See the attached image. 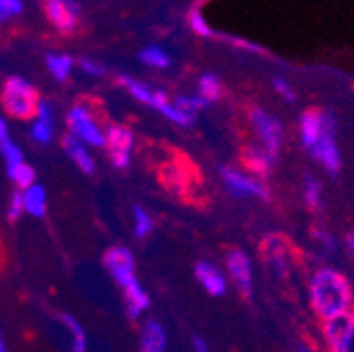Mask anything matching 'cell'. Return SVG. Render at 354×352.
Listing matches in <instances>:
<instances>
[{
	"mask_svg": "<svg viewBox=\"0 0 354 352\" xmlns=\"http://www.w3.org/2000/svg\"><path fill=\"white\" fill-rule=\"evenodd\" d=\"M310 299H313L315 311L323 319H329L350 311L352 291L339 272L323 268L310 281Z\"/></svg>",
	"mask_w": 354,
	"mask_h": 352,
	"instance_id": "cell-1",
	"label": "cell"
},
{
	"mask_svg": "<svg viewBox=\"0 0 354 352\" xmlns=\"http://www.w3.org/2000/svg\"><path fill=\"white\" fill-rule=\"evenodd\" d=\"M249 124L253 129L257 144L281 158L283 148H285V124H283V120L274 112L255 106L249 110Z\"/></svg>",
	"mask_w": 354,
	"mask_h": 352,
	"instance_id": "cell-2",
	"label": "cell"
},
{
	"mask_svg": "<svg viewBox=\"0 0 354 352\" xmlns=\"http://www.w3.org/2000/svg\"><path fill=\"white\" fill-rule=\"evenodd\" d=\"M38 95L34 86L21 78V76H11L5 82L3 89V106L5 110L13 116V118H34L36 114V104H38Z\"/></svg>",
	"mask_w": 354,
	"mask_h": 352,
	"instance_id": "cell-3",
	"label": "cell"
},
{
	"mask_svg": "<svg viewBox=\"0 0 354 352\" xmlns=\"http://www.w3.org/2000/svg\"><path fill=\"white\" fill-rule=\"evenodd\" d=\"M217 173L228 194H232L234 198H268V188L259 182L257 175H247L245 171L228 165H221Z\"/></svg>",
	"mask_w": 354,
	"mask_h": 352,
	"instance_id": "cell-4",
	"label": "cell"
},
{
	"mask_svg": "<svg viewBox=\"0 0 354 352\" xmlns=\"http://www.w3.org/2000/svg\"><path fill=\"white\" fill-rule=\"evenodd\" d=\"M66 124L70 133L82 140L88 148H104L106 146V131L97 124L93 114L86 110V106L76 104L70 108Z\"/></svg>",
	"mask_w": 354,
	"mask_h": 352,
	"instance_id": "cell-5",
	"label": "cell"
},
{
	"mask_svg": "<svg viewBox=\"0 0 354 352\" xmlns=\"http://www.w3.org/2000/svg\"><path fill=\"white\" fill-rule=\"evenodd\" d=\"M331 127H337V118L325 110H306L299 116V144L306 152L315 148L323 133Z\"/></svg>",
	"mask_w": 354,
	"mask_h": 352,
	"instance_id": "cell-6",
	"label": "cell"
},
{
	"mask_svg": "<svg viewBox=\"0 0 354 352\" xmlns=\"http://www.w3.org/2000/svg\"><path fill=\"white\" fill-rule=\"evenodd\" d=\"M133 146H136V138L127 129L120 124H110L106 129V150L116 169H127L131 165L133 156Z\"/></svg>",
	"mask_w": 354,
	"mask_h": 352,
	"instance_id": "cell-7",
	"label": "cell"
},
{
	"mask_svg": "<svg viewBox=\"0 0 354 352\" xmlns=\"http://www.w3.org/2000/svg\"><path fill=\"white\" fill-rule=\"evenodd\" d=\"M104 266L110 272V277L114 279V283H118L122 289L138 283L136 277V257L127 247H112L106 251L104 255Z\"/></svg>",
	"mask_w": 354,
	"mask_h": 352,
	"instance_id": "cell-8",
	"label": "cell"
},
{
	"mask_svg": "<svg viewBox=\"0 0 354 352\" xmlns=\"http://www.w3.org/2000/svg\"><path fill=\"white\" fill-rule=\"evenodd\" d=\"M329 175H337L342 171V150L337 144V127L327 129L323 138L315 144V148L308 152Z\"/></svg>",
	"mask_w": 354,
	"mask_h": 352,
	"instance_id": "cell-9",
	"label": "cell"
},
{
	"mask_svg": "<svg viewBox=\"0 0 354 352\" xmlns=\"http://www.w3.org/2000/svg\"><path fill=\"white\" fill-rule=\"evenodd\" d=\"M228 279L236 285V289L249 297L253 293V263L251 257L243 249H232L226 257Z\"/></svg>",
	"mask_w": 354,
	"mask_h": 352,
	"instance_id": "cell-10",
	"label": "cell"
},
{
	"mask_svg": "<svg viewBox=\"0 0 354 352\" xmlns=\"http://www.w3.org/2000/svg\"><path fill=\"white\" fill-rule=\"evenodd\" d=\"M325 340L333 350H350L354 342V317L348 313L325 319Z\"/></svg>",
	"mask_w": 354,
	"mask_h": 352,
	"instance_id": "cell-11",
	"label": "cell"
},
{
	"mask_svg": "<svg viewBox=\"0 0 354 352\" xmlns=\"http://www.w3.org/2000/svg\"><path fill=\"white\" fill-rule=\"evenodd\" d=\"M44 11H47L49 21L62 34H70L74 32L78 24L80 5H78V0H47V3H44Z\"/></svg>",
	"mask_w": 354,
	"mask_h": 352,
	"instance_id": "cell-12",
	"label": "cell"
},
{
	"mask_svg": "<svg viewBox=\"0 0 354 352\" xmlns=\"http://www.w3.org/2000/svg\"><path fill=\"white\" fill-rule=\"evenodd\" d=\"M194 277L198 281V285L211 295V297H221L228 293V275L221 272L213 261H198L194 268Z\"/></svg>",
	"mask_w": 354,
	"mask_h": 352,
	"instance_id": "cell-13",
	"label": "cell"
},
{
	"mask_svg": "<svg viewBox=\"0 0 354 352\" xmlns=\"http://www.w3.org/2000/svg\"><path fill=\"white\" fill-rule=\"evenodd\" d=\"M243 160L253 175H257V178H266V175H270L277 169L281 158L274 156L272 152H268L266 148H261L259 144H253V146L243 150Z\"/></svg>",
	"mask_w": 354,
	"mask_h": 352,
	"instance_id": "cell-14",
	"label": "cell"
},
{
	"mask_svg": "<svg viewBox=\"0 0 354 352\" xmlns=\"http://www.w3.org/2000/svg\"><path fill=\"white\" fill-rule=\"evenodd\" d=\"M30 138L36 144H51L53 140V108L49 102L38 100L36 104V114H34V122L30 127Z\"/></svg>",
	"mask_w": 354,
	"mask_h": 352,
	"instance_id": "cell-15",
	"label": "cell"
},
{
	"mask_svg": "<svg viewBox=\"0 0 354 352\" xmlns=\"http://www.w3.org/2000/svg\"><path fill=\"white\" fill-rule=\"evenodd\" d=\"M62 144H64L66 154L76 163V167H78L82 173H93V171H95V160H93L91 152H88V146H86L82 140H78L76 136L68 133V136L64 138Z\"/></svg>",
	"mask_w": 354,
	"mask_h": 352,
	"instance_id": "cell-16",
	"label": "cell"
},
{
	"mask_svg": "<svg viewBox=\"0 0 354 352\" xmlns=\"http://www.w3.org/2000/svg\"><path fill=\"white\" fill-rule=\"evenodd\" d=\"M167 342H169V337H167V331H165L160 321L150 319V321L144 323L142 333H140L142 350H146V352H162V350H167Z\"/></svg>",
	"mask_w": 354,
	"mask_h": 352,
	"instance_id": "cell-17",
	"label": "cell"
},
{
	"mask_svg": "<svg viewBox=\"0 0 354 352\" xmlns=\"http://www.w3.org/2000/svg\"><path fill=\"white\" fill-rule=\"evenodd\" d=\"M124 299H127V313L131 321H138L150 308V295L140 285V281L124 287Z\"/></svg>",
	"mask_w": 354,
	"mask_h": 352,
	"instance_id": "cell-18",
	"label": "cell"
},
{
	"mask_svg": "<svg viewBox=\"0 0 354 352\" xmlns=\"http://www.w3.org/2000/svg\"><path fill=\"white\" fill-rule=\"evenodd\" d=\"M266 259H268V266H270L279 277H289V272H291L289 253H287V247H285L279 239H274L272 243H268Z\"/></svg>",
	"mask_w": 354,
	"mask_h": 352,
	"instance_id": "cell-19",
	"label": "cell"
},
{
	"mask_svg": "<svg viewBox=\"0 0 354 352\" xmlns=\"http://www.w3.org/2000/svg\"><path fill=\"white\" fill-rule=\"evenodd\" d=\"M24 192V207H26V213L34 215V217H42L47 213V190L38 184H32L28 186Z\"/></svg>",
	"mask_w": 354,
	"mask_h": 352,
	"instance_id": "cell-20",
	"label": "cell"
},
{
	"mask_svg": "<svg viewBox=\"0 0 354 352\" xmlns=\"http://www.w3.org/2000/svg\"><path fill=\"white\" fill-rule=\"evenodd\" d=\"M120 84H122V89H124L131 98H136L140 104L152 108L154 89H152L150 84H146V82L140 80V78H133V76H120Z\"/></svg>",
	"mask_w": 354,
	"mask_h": 352,
	"instance_id": "cell-21",
	"label": "cell"
},
{
	"mask_svg": "<svg viewBox=\"0 0 354 352\" xmlns=\"http://www.w3.org/2000/svg\"><path fill=\"white\" fill-rule=\"evenodd\" d=\"M138 57H140V62H142L144 66L154 68V70H167V68H171V64H173L171 55H169L160 45H148V47H144V49L140 51Z\"/></svg>",
	"mask_w": 354,
	"mask_h": 352,
	"instance_id": "cell-22",
	"label": "cell"
},
{
	"mask_svg": "<svg viewBox=\"0 0 354 352\" xmlns=\"http://www.w3.org/2000/svg\"><path fill=\"white\" fill-rule=\"evenodd\" d=\"M304 203L308 205V209H313V211L323 209V203H325L323 182L317 180L315 175H306L304 178Z\"/></svg>",
	"mask_w": 354,
	"mask_h": 352,
	"instance_id": "cell-23",
	"label": "cell"
},
{
	"mask_svg": "<svg viewBox=\"0 0 354 352\" xmlns=\"http://www.w3.org/2000/svg\"><path fill=\"white\" fill-rule=\"evenodd\" d=\"M196 91L213 104L221 98V93H224V82H221V78L215 72H203L198 76V89Z\"/></svg>",
	"mask_w": 354,
	"mask_h": 352,
	"instance_id": "cell-24",
	"label": "cell"
},
{
	"mask_svg": "<svg viewBox=\"0 0 354 352\" xmlns=\"http://www.w3.org/2000/svg\"><path fill=\"white\" fill-rule=\"evenodd\" d=\"M47 68L51 72V76L59 82L68 80L74 68V59L68 53H51L47 55Z\"/></svg>",
	"mask_w": 354,
	"mask_h": 352,
	"instance_id": "cell-25",
	"label": "cell"
},
{
	"mask_svg": "<svg viewBox=\"0 0 354 352\" xmlns=\"http://www.w3.org/2000/svg\"><path fill=\"white\" fill-rule=\"evenodd\" d=\"M154 230V217L142 207L136 205L133 207V237L136 239H146Z\"/></svg>",
	"mask_w": 354,
	"mask_h": 352,
	"instance_id": "cell-26",
	"label": "cell"
},
{
	"mask_svg": "<svg viewBox=\"0 0 354 352\" xmlns=\"http://www.w3.org/2000/svg\"><path fill=\"white\" fill-rule=\"evenodd\" d=\"M7 173H9V178L13 180V184H15L19 190H26V188L32 186L34 180H36L34 169H32L30 165H26V163H19V165H15V167H9Z\"/></svg>",
	"mask_w": 354,
	"mask_h": 352,
	"instance_id": "cell-27",
	"label": "cell"
},
{
	"mask_svg": "<svg viewBox=\"0 0 354 352\" xmlns=\"http://www.w3.org/2000/svg\"><path fill=\"white\" fill-rule=\"evenodd\" d=\"M175 104L180 106L182 110H186L188 114H192V116H196L198 112H203V110H207L211 106V102L205 100L198 91L196 93H186V95L175 98Z\"/></svg>",
	"mask_w": 354,
	"mask_h": 352,
	"instance_id": "cell-28",
	"label": "cell"
},
{
	"mask_svg": "<svg viewBox=\"0 0 354 352\" xmlns=\"http://www.w3.org/2000/svg\"><path fill=\"white\" fill-rule=\"evenodd\" d=\"M0 156L5 158L7 169H9V167H15V165H19V163H24V152H21V148H19L11 138L0 140Z\"/></svg>",
	"mask_w": 354,
	"mask_h": 352,
	"instance_id": "cell-29",
	"label": "cell"
},
{
	"mask_svg": "<svg viewBox=\"0 0 354 352\" xmlns=\"http://www.w3.org/2000/svg\"><path fill=\"white\" fill-rule=\"evenodd\" d=\"M272 89H274V93H277L283 102H287L289 106H293V104L297 102V91H295V86H293L291 80H287L285 76H274V78H272Z\"/></svg>",
	"mask_w": 354,
	"mask_h": 352,
	"instance_id": "cell-30",
	"label": "cell"
},
{
	"mask_svg": "<svg viewBox=\"0 0 354 352\" xmlns=\"http://www.w3.org/2000/svg\"><path fill=\"white\" fill-rule=\"evenodd\" d=\"M62 321L66 323V327L70 329V333H72V337H74V350H78V352H82L84 348H86V333H84V329L78 325V321L74 319V317H70V315H62Z\"/></svg>",
	"mask_w": 354,
	"mask_h": 352,
	"instance_id": "cell-31",
	"label": "cell"
},
{
	"mask_svg": "<svg viewBox=\"0 0 354 352\" xmlns=\"http://www.w3.org/2000/svg\"><path fill=\"white\" fill-rule=\"evenodd\" d=\"M24 13V0H0V24Z\"/></svg>",
	"mask_w": 354,
	"mask_h": 352,
	"instance_id": "cell-32",
	"label": "cell"
},
{
	"mask_svg": "<svg viewBox=\"0 0 354 352\" xmlns=\"http://www.w3.org/2000/svg\"><path fill=\"white\" fill-rule=\"evenodd\" d=\"M78 66H80V70H82L84 74H88V76H104V74L108 72L106 64H102V62H97V59H93V57H82V59L78 62Z\"/></svg>",
	"mask_w": 354,
	"mask_h": 352,
	"instance_id": "cell-33",
	"label": "cell"
},
{
	"mask_svg": "<svg viewBox=\"0 0 354 352\" xmlns=\"http://www.w3.org/2000/svg\"><path fill=\"white\" fill-rule=\"evenodd\" d=\"M24 211H26V207H24V192L15 190L11 194V203H9V219H11V222H17Z\"/></svg>",
	"mask_w": 354,
	"mask_h": 352,
	"instance_id": "cell-34",
	"label": "cell"
},
{
	"mask_svg": "<svg viewBox=\"0 0 354 352\" xmlns=\"http://www.w3.org/2000/svg\"><path fill=\"white\" fill-rule=\"evenodd\" d=\"M315 241H317V245L323 249V251H333L335 249V239L327 232V230H315Z\"/></svg>",
	"mask_w": 354,
	"mask_h": 352,
	"instance_id": "cell-35",
	"label": "cell"
},
{
	"mask_svg": "<svg viewBox=\"0 0 354 352\" xmlns=\"http://www.w3.org/2000/svg\"><path fill=\"white\" fill-rule=\"evenodd\" d=\"M190 26H192L194 32H198V34H203V36H209V34H211V30H209L205 17H201L198 11H192V13H190Z\"/></svg>",
	"mask_w": 354,
	"mask_h": 352,
	"instance_id": "cell-36",
	"label": "cell"
},
{
	"mask_svg": "<svg viewBox=\"0 0 354 352\" xmlns=\"http://www.w3.org/2000/svg\"><path fill=\"white\" fill-rule=\"evenodd\" d=\"M192 348H194V350H198V352H207V350H209V346L205 344V340H203V337H198V335H194V340H192Z\"/></svg>",
	"mask_w": 354,
	"mask_h": 352,
	"instance_id": "cell-37",
	"label": "cell"
},
{
	"mask_svg": "<svg viewBox=\"0 0 354 352\" xmlns=\"http://www.w3.org/2000/svg\"><path fill=\"white\" fill-rule=\"evenodd\" d=\"M5 138H9V124L5 122L3 116H0V140H5Z\"/></svg>",
	"mask_w": 354,
	"mask_h": 352,
	"instance_id": "cell-38",
	"label": "cell"
},
{
	"mask_svg": "<svg viewBox=\"0 0 354 352\" xmlns=\"http://www.w3.org/2000/svg\"><path fill=\"white\" fill-rule=\"evenodd\" d=\"M346 247H348L350 255L354 257V232H348V237H346Z\"/></svg>",
	"mask_w": 354,
	"mask_h": 352,
	"instance_id": "cell-39",
	"label": "cell"
},
{
	"mask_svg": "<svg viewBox=\"0 0 354 352\" xmlns=\"http://www.w3.org/2000/svg\"><path fill=\"white\" fill-rule=\"evenodd\" d=\"M5 350V340H3V333H0V352Z\"/></svg>",
	"mask_w": 354,
	"mask_h": 352,
	"instance_id": "cell-40",
	"label": "cell"
}]
</instances>
